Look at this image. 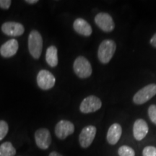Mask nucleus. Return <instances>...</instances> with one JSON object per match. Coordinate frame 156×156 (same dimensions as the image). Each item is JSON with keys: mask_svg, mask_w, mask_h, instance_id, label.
Listing matches in <instances>:
<instances>
[{"mask_svg": "<svg viewBox=\"0 0 156 156\" xmlns=\"http://www.w3.org/2000/svg\"><path fill=\"white\" fill-rule=\"evenodd\" d=\"M48 156H63V155H62V154H60L59 153H58V152L53 151L49 154V155Z\"/></svg>", "mask_w": 156, "mask_h": 156, "instance_id": "24", "label": "nucleus"}, {"mask_svg": "<svg viewBox=\"0 0 156 156\" xmlns=\"http://www.w3.org/2000/svg\"><path fill=\"white\" fill-rule=\"evenodd\" d=\"M150 43H151V44L153 46V47L156 48V33L151 38V41H150Z\"/></svg>", "mask_w": 156, "mask_h": 156, "instance_id": "23", "label": "nucleus"}, {"mask_svg": "<svg viewBox=\"0 0 156 156\" xmlns=\"http://www.w3.org/2000/svg\"><path fill=\"white\" fill-rule=\"evenodd\" d=\"M147 113L150 119L156 125V105H151L148 108Z\"/></svg>", "mask_w": 156, "mask_h": 156, "instance_id": "20", "label": "nucleus"}, {"mask_svg": "<svg viewBox=\"0 0 156 156\" xmlns=\"http://www.w3.org/2000/svg\"><path fill=\"white\" fill-rule=\"evenodd\" d=\"M116 49V44L113 40L103 41L98 49V58L102 64H108L112 60Z\"/></svg>", "mask_w": 156, "mask_h": 156, "instance_id": "1", "label": "nucleus"}, {"mask_svg": "<svg viewBox=\"0 0 156 156\" xmlns=\"http://www.w3.org/2000/svg\"><path fill=\"white\" fill-rule=\"evenodd\" d=\"M142 156H156V147L154 146H146L142 151Z\"/></svg>", "mask_w": 156, "mask_h": 156, "instance_id": "21", "label": "nucleus"}, {"mask_svg": "<svg viewBox=\"0 0 156 156\" xmlns=\"http://www.w3.org/2000/svg\"><path fill=\"white\" fill-rule=\"evenodd\" d=\"M119 156H135L133 148L127 145H122L118 149Z\"/></svg>", "mask_w": 156, "mask_h": 156, "instance_id": "18", "label": "nucleus"}, {"mask_svg": "<svg viewBox=\"0 0 156 156\" xmlns=\"http://www.w3.org/2000/svg\"><path fill=\"white\" fill-rule=\"evenodd\" d=\"M18 47V42L16 39H10L2 45L0 47V54L5 58L12 57L17 54Z\"/></svg>", "mask_w": 156, "mask_h": 156, "instance_id": "13", "label": "nucleus"}, {"mask_svg": "<svg viewBox=\"0 0 156 156\" xmlns=\"http://www.w3.org/2000/svg\"><path fill=\"white\" fill-rule=\"evenodd\" d=\"M9 131L8 124L4 120H0V141L5 137Z\"/></svg>", "mask_w": 156, "mask_h": 156, "instance_id": "19", "label": "nucleus"}, {"mask_svg": "<svg viewBox=\"0 0 156 156\" xmlns=\"http://www.w3.org/2000/svg\"><path fill=\"white\" fill-rule=\"evenodd\" d=\"M73 28L78 34L83 36H90L92 34L91 25L83 18H77L74 21Z\"/></svg>", "mask_w": 156, "mask_h": 156, "instance_id": "15", "label": "nucleus"}, {"mask_svg": "<svg viewBox=\"0 0 156 156\" xmlns=\"http://www.w3.org/2000/svg\"><path fill=\"white\" fill-rule=\"evenodd\" d=\"M2 31L7 36L17 37L24 34L25 28L21 23L9 21L3 23L2 25Z\"/></svg>", "mask_w": 156, "mask_h": 156, "instance_id": "11", "label": "nucleus"}, {"mask_svg": "<svg viewBox=\"0 0 156 156\" xmlns=\"http://www.w3.org/2000/svg\"><path fill=\"white\" fill-rule=\"evenodd\" d=\"M73 69L76 75L81 79H85L92 75L93 69L91 64L86 58L80 56L76 58L73 64Z\"/></svg>", "mask_w": 156, "mask_h": 156, "instance_id": "3", "label": "nucleus"}, {"mask_svg": "<svg viewBox=\"0 0 156 156\" xmlns=\"http://www.w3.org/2000/svg\"><path fill=\"white\" fill-rule=\"evenodd\" d=\"M75 132V125L71 122L67 120L59 121L55 126L56 136L59 140H65L67 136L73 134Z\"/></svg>", "mask_w": 156, "mask_h": 156, "instance_id": "10", "label": "nucleus"}, {"mask_svg": "<svg viewBox=\"0 0 156 156\" xmlns=\"http://www.w3.org/2000/svg\"><path fill=\"white\" fill-rule=\"evenodd\" d=\"M97 129L95 126L88 125L84 127L79 135L80 145L83 148H87L91 145L96 135Z\"/></svg>", "mask_w": 156, "mask_h": 156, "instance_id": "7", "label": "nucleus"}, {"mask_svg": "<svg viewBox=\"0 0 156 156\" xmlns=\"http://www.w3.org/2000/svg\"><path fill=\"white\" fill-rule=\"evenodd\" d=\"M28 50L30 55L36 59H38L43 50V38L38 31L32 30L28 37Z\"/></svg>", "mask_w": 156, "mask_h": 156, "instance_id": "2", "label": "nucleus"}, {"mask_svg": "<svg viewBox=\"0 0 156 156\" xmlns=\"http://www.w3.org/2000/svg\"><path fill=\"white\" fill-rule=\"evenodd\" d=\"M36 80L38 87L44 90L51 89L56 83V78L53 74L45 69H42L39 72Z\"/></svg>", "mask_w": 156, "mask_h": 156, "instance_id": "6", "label": "nucleus"}, {"mask_svg": "<svg viewBox=\"0 0 156 156\" xmlns=\"http://www.w3.org/2000/svg\"><path fill=\"white\" fill-rule=\"evenodd\" d=\"M149 132L147 123L142 119H138L134 123L133 135L134 139L137 141H142L147 136Z\"/></svg>", "mask_w": 156, "mask_h": 156, "instance_id": "12", "label": "nucleus"}, {"mask_svg": "<svg viewBox=\"0 0 156 156\" xmlns=\"http://www.w3.org/2000/svg\"><path fill=\"white\" fill-rule=\"evenodd\" d=\"M102 106V102L98 97L95 95H89L82 101L80 110L83 114H90L98 111Z\"/></svg>", "mask_w": 156, "mask_h": 156, "instance_id": "5", "label": "nucleus"}, {"mask_svg": "<svg viewBox=\"0 0 156 156\" xmlns=\"http://www.w3.org/2000/svg\"><path fill=\"white\" fill-rule=\"evenodd\" d=\"M34 137L37 147L41 150L48 149L51 144V135L48 129H38L35 132Z\"/></svg>", "mask_w": 156, "mask_h": 156, "instance_id": "9", "label": "nucleus"}, {"mask_svg": "<svg viewBox=\"0 0 156 156\" xmlns=\"http://www.w3.org/2000/svg\"><path fill=\"white\" fill-rule=\"evenodd\" d=\"M95 24L101 30L106 33L114 30L115 24L112 17L106 12H100L95 17Z\"/></svg>", "mask_w": 156, "mask_h": 156, "instance_id": "8", "label": "nucleus"}, {"mask_svg": "<svg viewBox=\"0 0 156 156\" xmlns=\"http://www.w3.org/2000/svg\"><path fill=\"white\" fill-rule=\"evenodd\" d=\"M46 61L50 67H55L58 64V51L55 46H51L46 53Z\"/></svg>", "mask_w": 156, "mask_h": 156, "instance_id": "16", "label": "nucleus"}, {"mask_svg": "<svg viewBox=\"0 0 156 156\" xmlns=\"http://www.w3.org/2000/svg\"><path fill=\"white\" fill-rule=\"evenodd\" d=\"M122 134V128L119 124L114 123L108 128L106 134V140L109 145H114L119 141Z\"/></svg>", "mask_w": 156, "mask_h": 156, "instance_id": "14", "label": "nucleus"}, {"mask_svg": "<svg viewBox=\"0 0 156 156\" xmlns=\"http://www.w3.org/2000/svg\"><path fill=\"white\" fill-rule=\"evenodd\" d=\"M16 150L10 142H3L0 145V156H15Z\"/></svg>", "mask_w": 156, "mask_h": 156, "instance_id": "17", "label": "nucleus"}, {"mask_svg": "<svg viewBox=\"0 0 156 156\" xmlns=\"http://www.w3.org/2000/svg\"><path fill=\"white\" fill-rule=\"evenodd\" d=\"M155 95L156 84H149L135 93L133 97V102L136 105L144 104L151 100Z\"/></svg>", "mask_w": 156, "mask_h": 156, "instance_id": "4", "label": "nucleus"}, {"mask_svg": "<svg viewBox=\"0 0 156 156\" xmlns=\"http://www.w3.org/2000/svg\"><path fill=\"white\" fill-rule=\"evenodd\" d=\"M12 1L10 0H0V8L3 9H8L11 6Z\"/></svg>", "mask_w": 156, "mask_h": 156, "instance_id": "22", "label": "nucleus"}, {"mask_svg": "<svg viewBox=\"0 0 156 156\" xmlns=\"http://www.w3.org/2000/svg\"><path fill=\"white\" fill-rule=\"evenodd\" d=\"M25 2L28 3V4H30V5H34V4H36L38 2V0H26L25 1Z\"/></svg>", "mask_w": 156, "mask_h": 156, "instance_id": "25", "label": "nucleus"}]
</instances>
